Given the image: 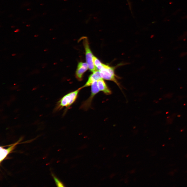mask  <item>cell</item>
<instances>
[{"label":"cell","mask_w":187,"mask_h":187,"mask_svg":"<svg viewBox=\"0 0 187 187\" xmlns=\"http://www.w3.org/2000/svg\"><path fill=\"white\" fill-rule=\"evenodd\" d=\"M19 31V30L18 29H17L14 31L15 32H17Z\"/></svg>","instance_id":"obj_12"},{"label":"cell","mask_w":187,"mask_h":187,"mask_svg":"<svg viewBox=\"0 0 187 187\" xmlns=\"http://www.w3.org/2000/svg\"><path fill=\"white\" fill-rule=\"evenodd\" d=\"M81 89L80 87L64 96L57 102L54 111L59 110L64 107H65L66 109L69 108L75 102Z\"/></svg>","instance_id":"obj_1"},{"label":"cell","mask_w":187,"mask_h":187,"mask_svg":"<svg viewBox=\"0 0 187 187\" xmlns=\"http://www.w3.org/2000/svg\"><path fill=\"white\" fill-rule=\"evenodd\" d=\"M97 85L100 91H102L107 95H110L112 92L105 82L102 78L97 81Z\"/></svg>","instance_id":"obj_8"},{"label":"cell","mask_w":187,"mask_h":187,"mask_svg":"<svg viewBox=\"0 0 187 187\" xmlns=\"http://www.w3.org/2000/svg\"><path fill=\"white\" fill-rule=\"evenodd\" d=\"M99 71L97 70L93 73L89 77L88 79L85 84L81 88H83L91 85L94 82L97 81L102 78Z\"/></svg>","instance_id":"obj_7"},{"label":"cell","mask_w":187,"mask_h":187,"mask_svg":"<svg viewBox=\"0 0 187 187\" xmlns=\"http://www.w3.org/2000/svg\"><path fill=\"white\" fill-rule=\"evenodd\" d=\"M15 55H16V54H13L12 55L13 56H15Z\"/></svg>","instance_id":"obj_13"},{"label":"cell","mask_w":187,"mask_h":187,"mask_svg":"<svg viewBox=\"0 0 187 187\" xmlns=\"http://www.w3.org/2000/svg\"><path fill=\"white\" fill-rule=\"evenodd\" d=\"M99 91L97 85V81L94 82L91 85L90 96L87 99L83 102L80 108L85 111L88 109L91 106V102L94 97Z\"/></svg>","instance_id":"obj_4"},{"label":"cell","mask_w":187,"mask_h":187,"mask_svg":"<svg viewBox=\"0 0 187 187\" xmlns=\"http://www.w3.org/2000/svg\"><path fill=\"white\" fill-rule=\"evenodd\" d=\"M127 0V2L128 3V4L129 5V8H130V9H131V5H130V4H130V2H129V0Z\"/></svg>","instance_id":"obj_11"},{"label":"cell","mask_w":187,"mask_h":187,"mask_svg":"<svg viewBox=\"0 0 187 187\" xmlns=\"http://www.w3.org/2000/svg\"><path fill=\"white\" fill-rule=\"evenodd\" d=\"M38 36V35H35L34 36L35 37H37Z\"/></svg>","instance_id":"obj_15"},{"label":"cell","mask_w":187,"mask_h":187,"mask_svg":"<svg viewBox=\"0 0 187 187\" xmlns=\"http://www.w3.org/2000/svg\"><path fill=\"white\" fill-rule=\"evenodd\" d=\"M21 140L22 139L21 138L17 142L12 144L7 149L4 148L2 146L0 147V163L6 158L8 155L14 149L16 145L19 143Z\"/></svg>","instance_id":"obj_5"},{"label":"cell","mask_w":187,"mask_h":187,"mask_svg":"<svg viewBox=\"0 0 187 187\" xmlns=\"http://www.w3.org/2000/svg\"><path fill=\"white\" fill-rule=\"evenodd\" d=\"M48 50V49H46L44 50V51H46Z\"/></svg>","instance_id":"obj_14"},{"label":"cell","mask_w":187,"mask_h":187,"mask_svg":"<svg viewBox=\"0 0 187 187\" xmlns=\"http://www.w3.org/2000/svg\"><path fill=\"white\" fill-rule=\"evenodd\" d=\"M52 176L55 181V183L57 186L58 187H64V186L63 184L53 173Z\"/></svg>","instance_id":"obj_10"},{"label":"cell","mask_w":187,"mask_h":187,"mask_svg":"<svg viewBox=\"0 0 187 187\" xmlns=\"http://www.w3.org/2000/svg\"><path fill=\"white\" fill-rule=\"evenodd\" d=\"M116 67L111 66L103 64L102 68L99 71L102 79L113 82L121 89V85L117 80L118 77L115 72V69Z\"/></svg>","instance_id":"obj_2"},{"label":"cell","mask_w":187,"mask_h":187,"mask_svg":"<svg viewBox=\"0 0 187 187\" xmlns=\"http://www.w3.org/2000/svg\"><path fill=\"white\" fill-rule=\"evenodd\" d=\"M88 68L86 63L80 62L78 63L75 73L76 77L79 81L83 79V75Z\"/></svg>","instance_id":"obj_6"},{"label":"cell","mask_w":187,"mask_h":187,"mask_svg":"<svg viewBox=\"0 0 187 187\" xmlns=\"http://www.w3.org/2000/svg\"><path fill=\"white\" fill-rule=\"evenodd\" d=\"M81 39L82 40L83 44L85 51V57L86 63L89 69L93 72L98 70L95 66L93 60V55L90 49L89 44L87 37H83Z\"/></svg>","instance_id":"obj_3"},{"label":"cell","mask_w":187,"mask_h":187,"mask_svg":"<svg viewBox=\"0 0 187 187\" xmlns=\"http://www.w3.org/2000/svg\"><path fill=\"white\" fill-rule=\"evenodd\" d=\"M93 62L94 64L98 71L100 70L102 68L103 64L97 58L93 56Z\"/></svg>","instance_id":"obj_9"}]
</instances>
